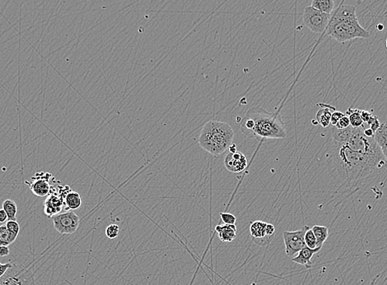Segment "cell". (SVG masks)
I'll return each mask as SVG.
<instances>
[{
  "label": "cell",
  "instance_id": "52a82bcc",
  "mask_svg": "<svg viewBox=\"0 0 387 285\" xmlns=\"http://www.w3.org/2000/svg\"><path fill=\"white\" fill-rule=\"evenodd\" d=\"M310 229L309 226L305 225L302 230L297 231H284L283 238H284V245H285V252L287 256L289 257L294 256L298 253L302 249L306 247L305 233Z\"/></svg>",
  "mask_w": 387,
  "mask_h": 285
},
{
  "label": "cell",
  "instance_id": "603a6c76",
  "mask_svg": "<svg viewBox=\"0 0 387 285\" xmlns=\"http://www.w3.org/2000/svg\"><path fill=\"white\" fill-rule=\"evenodd\" d=\"M304 238H305L306 246H307L308 248L310 249H317L316 237H315V235L313 233L311 229H309V230L306 232Z\"/></svg>",
  "mask_w": 387,
  "mask_h": 285
},
{
  "label": "cell",
  "instance_id": "e575fe53",
  "mask_svg": "<svg viewBox=\"0 0 387 285\" xmlns=\"http://www.w3.org/2000/svg\"><path fill=\"white\" fill-rule=\"evenodd\" d=\"M364 133L365 136H366L367 138H374V133L373 131L371 129V128H368V129H364Z\"/></svg>",
  "mask_w": 387,
  "mask_h": 285
},
{
  "label": "cell",
  "instance_id": "ffe728a7",
  "mask_svg": "<svg viewBox=\"0 0 387 285\" xmlns=\"http://www.w3.org/2000/svg\"><path fill=\"white\" fill-rule=\"evenodd\" d=\"M346 115L349 119L351 127L358 128V127L364 126V123L361 117L360 109H353V108H348L346 112Z\"/></svg>",
  "mask_w": 387,
  "mask_h": 285
},
{
  "label": "cell",
  "instance_id": "277c9868",
  "mask_svg": "<svg viewBox=\"0 0 387 285\" xmlns=\"http://www.w3.org/2000/svg\"><path fill=\"white\" fill-rule=\"evenodd\" d=\"M233 129L223 122H208L202 128L199 135V144L204 151L212 156H220L224 153L233 140Z\"/></svg>",
  "mask_w": 387,
  "mask_h": 285
},
{
  "label": "cell",
  "instance_id": "83f0119b",
  "mask_svg": "<svg viewBox=\"0 0 387 285\" xmlns=\"http://www.w3.org/2000/svg\"><path fill=\"white\" fill-rule=\"evenodd\" d=\"M350 126V122L348 117L345 114V116L343 117L342 119H340L339 123L337 124L335 126V128L339 130L346 129Z\"/></svg>",
  "mask_w": 387,
  "mask_h": 285
},
{
  "label": "cell",
  "instance_id": "d590c367",
  "mask_svg": "<svg viewBox=\"0 0 387 285\" xmlns=\"http://www.w3.org/2000/svg\"><path fill=\"white\" fill-rule=\"evenodd\" d=\"M229 151H231V152H236V144H232L230 145V147H229Z\"/></svg>",
  "mask_w": 387,
  "mask_h": 285
},
{
  "label": "cell",
  "instance_id": "4316f807",
  "mask_svg": "<svg viewBox=\"0 0 387 285\" xmlns=\"http://www.w3.org/2000/svg\"><path fill=\"white\" fill-rule=\"evenodd\" d=\"M367 125H368L370 126V128L373 131L374 133L377 132V130L379 129L380 127H381V123H380L378 117L374 116V115H372L371 119H369V121L368 122Z\"/></svg>",
  "mask_w": 387,
  "mask_h": 285
},
{
  "label": "cell",
  "instance_id": "9c48e42d",
  "mask_svg": "<svg viewBox=\"0 0 387 285\" xmlns=\"http://www.w3.org/2000/svg\"><path fill=\"white\" fill-rule=\"evenodd\" d=\"M59 190L56 193H51L45 201V210L44 212L48 218L51 219L61 212L64 205V197L70 192V188L68 186L58 187Z\"/></svg>",
  "mask_w": 387,
  "mask_h": 285
},
{
  "label": "cell",
  "instance_id": "7a4b0ae2",
  "mask_svg": "<svg viewBox=\"0 0 387 285\" xmlns=\"http://www.w3.org/2000/svg\"><path fill=\"white\" fill-rule=\"evenodd\" d=\"M241 132L256 140L284 139L287 127L279 111L271 113L260 106L252 107L241 122Z\"/></svg>",
  "mask_w": 387,
  "mask_h": 285
},
{
  "label": "cell",
  "instance_id": "2e32d148",
  "mask_svg": "<svg viewBox=\"0 0 387 285\" xmlns=\"http://www.w3.org/2000/svg\"><path fill=\"white\" fill-rule=\"evenodd\" d=\"M64 205L70 211H75L82 206V198L79 193L75 191H70L64 197Z\"/></svg>",
  "mask_w": 387,
  "mask_h": 285
},
{
  "label": "cell",
  "instance_id": "4fadbf2b",
  "mask_svg": "<svg viewBox=\"0 0 387 285\" xmlns=\"http://www.w3.org/2000/svg\"><path fill=\"white\" fill-rule=\"evenodd\" d=\"M266 225H267V223L260 221V220L252 222L251 227H250V232H251L252 239L255 242V244H256L259 241L262 240V239L268 241L269 243L273 239L272 237H268V236L266 235V232H265Z\"/></svg>",
  "mask_w": 387,
  "mask_h": 285
},
{
  "label": "cell",
  "instance_id": "7402d4cb",
  "mask_svg": "<svg viewBox=\"0 0 387 285\" xmlns=\"http://www.w3.org/2000/svg\"><path fill=\"white\" fill-rule=\"evenodd\" d=\"M16 239V237L8 232L5 225L0 226V246H9Z\"/></svg>",
  "mask_w": 387,
  "mask_h": 285
},
{
  "label": "cell",
  "instance_id": "30bf717a",
  "mask_svg": "<svg viewBox=\"0 0 387 285\" xmlns=\"http://www.w3.org/2000/svg\"><path fill=\"white\" fill-rule=\"evenodd\" d=\"M52 176L48 173H38L35 177H32V182H26L34 195L38 197H45L51 193L50 180Z\"/></svg>",
  "mask_w": 387,
  "mask_h": 285
},
{
  "label": "cell",
  "instance_id": "74e56055",
  "mask_svg": "<svg viewBox=\"0 0 387 285\" xmlns=\"http://www.w3.org/2000/svg\"><path fill=\"white\" fill-rule=\"evenodd\" d=\"M386 45H387V42H386Z\"/></svg>",
  "mask_w": 387,
  "mask_h": 285
},
{
  "label": "cell",
  "instance_id": "9a60e30c",
  "mask_svg": "<svg viewBox=\"0 0 387 285\" xmlns=\"http://www.w3.org/2000/svg\"><path fill=\"white\" fill-rule=\"evenodd\" d=\"M374 140L379 146L385 159L387 160V125L381 124V127L374 135Z\"/></svg>",
  "mask_w": 387,
  "mask_h": 285
},
{
  "label": "cell",
  "instance_id": "4dcf8cb0",
  "mask_svg": "<svg viewBox=\"0 0 387 285\" xmlns=\"http://www.w3.org/2000/svg\"><path fill=\"white\" fill-rule=\"evenodd\" d=\"M373 114H371V112L366 110H361V117L364 121V124H368L369 119H371Z\"/></svg>",
  "mask_w": 387,
  "mask_h": 285
},
{
  "label": "cell",
  "instance_id": "d4e9b609",
  "mask_svg": "<svg viewBox=\"0 0 387 285\" xmlns=\"http://www.w3.org/2000/svg\"><path fill=\"white\" fill-rule=\"evenodd\" d=\"M119 233V227L117 225H109L106 229V235L110 239H115L118 237Z\"/></svg>",
  "mask_w": 387,
  "mask_h": 285
},
{
  "label": "cell",
  "instance_id": "5bb4252c",
  "mask_svg": "<svg viewBox=\"0 0 387 285\" xmlns=\"http://www.w3.org/2000/svg\"><path fill=\"white\" fill-rule=\"evenodd\" d=\"M218 238L223 243H231L236 238V226L235 225H217L215 228Z\"/></svg>",
  "mask_w": 387,
  "mask_h": 285
},
{
  "label": "cell",
  "instance_id": "8d00e7d4",
  "mask_svg": "<svg viewBox=\"0 0 387 285\" xmlns=\"http://www.w3.org/2000/svg\"><path fill=\"white\" fill-rule=\"evenodd\" d=\"M256 285V284H255V283H252V285Z\"/></svg>",
  "mask_w": 387,
  "mask_h": 285
},
{
  "label": "cell",
  "instance_id": "ba28073f",
  "mask_svg": "<svg viewBox=\"0 0 387 285\" xmlns=\"http://www.w3.org/2000/svg\"><path fill=\"white\" fill-rule=\"evenodd\" d=\"M51 219L54 228L61 234H72L77 231L79 226V216L72 211L57 214Z\"/></svg>",
  "mask_w": 387,
  "mask_h": 285
},
{
  "label": "cell",
  "instance_id": "3957f363",
  "mask_svg": "<svg viewBox=\"0 0 387 285\" xmlns=\"http://www.w3.org/2000/svg\"><path fill=\"white\" fill-rule=\"evenodd\" d=\"M326 32L328 36L341 43L370 36V33L359 23L356 7L353 5L339 6L331 14Z\"/></svg>",
  "mask_w": 387,
  "mask_h": 285
},
{
  "label": "cell",
  "instance_id": "f1b7e54d",
  "mask_svg": "<svg viewBox=\"0 0 387 285\" xmlns=\"http://www.w3.org/2000/svg\"><path fill=\"white\" fill-rule=\"evenodd\" d=\"M345 114H343L342 112L335 111V112H334V113L332 114L331 119H330V125L335 127L340 119H342L343 117L345 116Z\"/></svg>",
  "mask_w": 387,
  "mask_h": 285
},
{
  "label": "cell",
  "instance_id": "5b68a950",
  "mask_svg": "<svg viewBox=\"0 0 387 285\" xmlns=\"http://www.w3.org/2000/svg\"><path fill=\"white\" fill-rule=\"evenodd\" d=\"M0 285H35L34 274L27 267L13 265L0 278Z\"/></svg>",
  "mask_w": 387,
  "mask_h": 285
},
{
  "label": "cell",
  "instance_id": "ac0fdd59",
  "mask_svg": "<svg viewBox=\"0 0 387 285\" xmlns=\"http://www.w3.org/2000/svg\"><path fill=\"white\" fill-rule=\"evenodd\" d=\"M313 233L315 235L316 239V244L317 248H322L324 243L329 236V230L328 228L321 225H314L311 228Z\"/></svg>",
  "mask_w": 387,
  "mask_h": 285
},
{
  "label": "cell",
  "instance_id": "8992f818",
  "mask_svg": "<svg viewBox=\"0 0 387 285\" xmlns=\"http://www.w3.org/2000/svg\"><path fill=\"white\" fill-rule=\"evenodd\" d=\"M331 14H325L311 6H308L303 13V22L314 33L325 32L329 24Z\"/></svg>",
  "mask_w": 387,
  "mask_h": 285
},
{
  "label": "cell",
  "instance_id": "d6986e66",
  "mask_svg": "<svg viewBox=\"0 0 387 285\" xmlns=\"http://www.w3.org/2000/svg\"><path fill=\"white\" fill-rule=\"evenodd\" d=\"M310 6L325 14H331L334 11V2L333 0H314Z\"/></svg>",
  "mask_w": 387,
  "mask_h": 285
},
{
  "label": "cell",
  "instance_id": "e0dca14e",
  "mask_svg": "<svg viewBox=\"0 0 387 285\" xmlns=\"http://www.w3.org/2000/svg\"><path fill=\"white\" fill-rule=\"evenodd\" d=\"M321 106H323L324 108H321L317 112L316 120L322 127H327L330 125V119H331L332 115L330 108H334V107L326 106V105H321Z\"/></svg>",
  "mask_w": 387,
  "mask_h": 285
},
{
  "label": "cell",
  "instance_id": "484cf974",
  "mask_svg": "<svg viewBox=\"0 0 387 285\" xmlns=\"http://www.w3.org/2000/svg\"><path fill=\"white\" fill-rule=\"evenodd\" d=\"M221 219L225 225H235L236 218L234 214L230 213H220Z\"/></svg>",
  "mask_w": 387,
  "mask_h": 285
},
{
  "label": "cell",
  "instance_id": "8fae6325",
  "mask_svg": "<svg viewBox=\"0 0 387 285\" xmlns=\"http://www.w3.org/2000/svg\"><path fill=\"white\" fill-rule=\"evenodd\" d=\"M224 164L228 171L238 174L247 169L248 161L244 154L236 151V152H230L226 156Z\"/></svg>",
  "mask_w": 387,
  "mask_h": 285
},
{
  "label": "cell",
  "instance_id": "7c38bea8",
  "mask_svg": "<svg viewBox=\"0 0 387 285\" xmlns=\"http://www.w3.org/2000/svg\"><path fill=\"white\" fill-rule=\"evenodd\" d=\"M322 248H317L316 249H310L306 246L304 249H302L301 251L297 253V256L292 257V261L298 265H302L307 268H310L312 266L311 263V258L314 255H316L317 252L321 251Z\"/></svg>",
  "mask_w": 387,
  "mask_h": 285
},
{
  "label": "cell",
  "instance_id": "d6a6232c",
  "mask_svg": "<svg viewBox=\"0 0 387 285\" xmlns=\"http://www.w3.org/2000/svg\"><path fill=\"white\" fill-rule=\"evenodd\" d=\"M9 252H10V250H9V248H8V246H0V256H7L9 255Z\"/></svg>",
  "mask_w": 387,
  "mask_h": 285
},
{
  "label": "cell",
  "instance_id": "44dd1931",
  "mask_svg": "<svg viewBox=\"0 0 387 285\" xmlns=\"http://www.w3.org/2000/svg\"><path fill=\"white\" fill-rule=\"evenodd\" d=\"M3 210L7 214L8 220H16L18 206L14 200L7 199L6 201H3Z\"/></svg>",
  "mask_w": 387,
  "mask_h": 285
},
{
  "label": "cell",
  "instance_id": "f546056e",
  "mask_svg": "<svg viewBox=\"0 0 387 285\" xmlns=\"http://www.w3.org/2000/svg\"><path fill=\"white\" fill-rule=\"evenodd\" d=\"M12 267H13V264L10 263V262H8V263H5V264L0 263V278L2 277Z\"/></svg>",
  "mask_w": 387,
  "mask_h": 285
},
{
  "label": "cell",
  "instance_id": "cb8c5ba5",
  "mask_svg": "<svg viewBox=\"0 0 387 285\" xmlns=\"http://www.w3.org/2000/svg\"><path fill=\"white\" fill-rule=\"evenodd\" d=\"M5 225L8 232H10L11 234L14 235V237L18 238L20 232V225L17 220H8Z\"/></svg>",
  "mask_w": 387,
  "mask_h": 285
},
{
  "label": "cell",
  "instance_id": "6da1fadb",
  "mask_svg": "<svg viewBox=\"0 0 387 285\" xmlns=\"http://www.w3.org/2000/svg\"><path fill=\"white\" fill-rule=\"evenodd\" d=\"M364 125L333 130L337 161L344 179L358 182L373 175L385 164V157L374 138L364 135Z\"/></svg>",
  "mask_w": 387,
  "mask_h": 285
},
{
  "label": "cell",
  "instance_id": "836d02e7",
  "mask_svg": "<svg viewBox=\"0 0 387 285\" xmlns=\"http://www.w3.org/2000/svg\"><path fill=\"white\" fill-rule=\"evenodd\" d=\"M8 221V216L6 212L3 211V209L0 210V224H4L5 222Z\"/></svg>",
  "mask_w": 387,
  "mask_h": 285
},
{
  "label": "cell",
  "instance_id": "1f68e13d",
  "mask_svg": "<svg viewBox=\"0 0 387 285\" xmlns=\"http://www.w3.org/2000/svg\"><path fill=\"white\" fill-rule=\"evenodd\" d=\"M265 232H266V235L268 237L273 238V235H274V232H275V228L271 224H267L266 228H265Z\"/></svg>",
  "mask_w": 387,
  "mask_h": 285
}]
</instances>
